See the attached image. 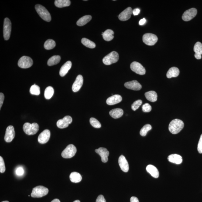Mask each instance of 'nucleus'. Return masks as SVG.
<instances>
[{
	"mask_svg": "<svg viewBox=\"0 0 202 202\" xmlns=\"http://www.w3.org/2000/svg\"><path fill=\"white\" fill-rule=\"evenodd\" d=\"M184 123L180 119H176L172 120L169 124V130L173 134L179 133L184 127Z\"/></svg>",
	"mask_w": 202,
	"mask_h": 202,
	"instance_id": "f257e3e1",
	"label": "nucleus"
},
{
	"mask_svg": "<svg viewBox=\"0 0 202 202\" xmlns=\"http://www.w3.org/2000/svg\"><path fill=\"white\" fill-rule=\"evenodd\" d=\"M35 9L38 14L43 20L47 22H50L51 21V16L49 11L46 8L39 4L35 5Z\"/></svg>",
	"mask_w": 202,
	"mask_h": 202,
	"instance_id": "f03ea898",
	"label": "nucleus"
},
{
	"mask_svg": "<svg viewBox=\"0 0 202 202\" xmlns=\"http://www.w3.org/2000/svg\"><path fill=\"white\" fill-rule=\"evenodd\" d=\"M39 125L36 123L31 124L26 122L24 124L23 126L24 132L28 135H35L39 131Z\"/></svg>",
	"mask_w": 202,
	"mask_h": 202,
	"instance_id": "7ed1b4c3",
	"label": "nucleus"
},
{
	"mask_svg": "<svg viewBox=\"0 0 202 202\" xmlns=\"http://www.w3.org/2000/svg\"><path fill=\"white\" fill-rule=\"evenodd\" d=\"M49 192L47 188L42 186H38L33 188L31 195L33 198H41L46 195Z\"/></svg>",
	"mask_w": 202,
	"mask_h": 202,
	"instance_id": "20e7f679",
	"label": "nucleus"
},
{
	"mask_svg": "<svg viewBox=\"0 0 202 202\" xmlns=\"http://www.w3.org/2000/svg\"><path fill=\"white\" fill-rule=\"evenodd\" d=\"M119 59V56L118 53L116 51H112L104 57L103 62L104 64L109 65L113 63H117Z\"/></svg>",
	"mask_w": 202,
	"mask_h": 202,
	"instance_id": "39448f33",
	"label": "nucleus"
},
{
	"mask_svg": "<svg viewBox=\"0 0 202 202\" xmlns=\"http://www.w3.org/2000/svg\"><path fill=\"white\" fill-rule=\"evenodd\" d=\"M77 152V148L72 144L69 145L62 152V156L64 159H70L74 156Z\"/></svg>",
	"mask_w": 202,
	"mask_h": 202,
	"instance_id": "423d86ee",
	"label": "nucleus"
},
{
	"mask_svg": "<svg viewBox=\"0 0 202 202\" xmlns=\"http://www.w3.org/2000/svg\"><path fill=\"white\" fill-rule=\"evenodd\" d=\"M33 64V61L29 56H24L18 60V65L21 68L27 69L30 67Z\"/></svg>",
	"mask_w": 202,
	"mask_h": 202,
	"instance_id": "0eeeda50",
	"label": "nucleus"
},
{
	"mask_svg": "<svg viewBox=\"0 0 202 202\" xmlns=\"http://www.w3.org/2000/svg\"><path fill=\"white\" fill-rule=\"evenodd\" d=\"M157 37L153 34H145L143 36V41L144 43L149 46L154 45L158 41Z\"/></svg>",
	"mask_w": 202,
	"mask_h": 202,
	"instance_id": "6e6552de",
	"label": "nucleus"
},
{
	"mask_svg": "<svg viewBox=\"0 0 202 202\" xmlns=\"http://www.w3.org/2000/svg\"><path fill=\"white\" fill-rule=\"evenodd\" d=\"M11 31V22L8 18L4 20L3 33L4 38L5 40H9L10 37Z\"/></svg>",
	"mask_w": 202,
	"mask_h": 202,
	"instance_id": "1a4fd4ad",
	"label": "nucleus"
},
{
	"mask_svg": "<svg viewBox=\"0 0 202 202\" xmlns=\"http://www.w3.org/2000/svg\"><path fill=\"white\" fill-rule=\"evenodd\" d=\"M130 68L132 71L137 74L144 75L146 73V70L142 64L138 62H134L131 63Z\"/></svg>",
	"mask_w": 202,
	"mask_h": 202,
	"instance_id": "9d476101",
	"label": "nucleus"
},
{
	"mask_svg": "<svg viewBox=\"0 0 202 202\" xmlns=\"http://www.w3.org/2000/svg\"><path fill=\"white\" fill-rule=\"evenodd\" d=\"M72 119L70 116H66L62 119H59L56 122V125L58 127L61 129H63L67 127L69 124L71 123Z\"/></svg>",
	"mask_w": 202,
	"mask_h": 202,
	"instance_id": "9b49d317",
	"label": "nucleus"
},
{
	"mask_svg": "<svg viewBox=\"0 0 202 202\" xmlns=\"http://www.w3.org/2000/svg\"><path fill=\"white\" fill-rule=\"evenodd\" d=\"M15 136L14 128L12 125H9L6 130L4 140L6 142L9 143L12 142Z\"/></svg>",
	"mask_w": 202,
	"mask_h": 202,
	"instance_id": "f8f14e48",
	"label": "nucleus"
},
{
	"mask_svg": "<svg viewBox=\"0 0 202 202\" xmlns=\"http://www.w3.org/2000/svg\"><path fill=\"white\" fill-rule=\"evenodd\" d=\"M197 13V11L196 8H192L185 11L182 15V19L185 22L191 20L195 17Z\"/></svg>",
	"mask_w": 202,
	"mask_h": 202,
	"instance_id": "ddd939ff",
	"label": "nucleus"
},
{
	"mask_svg": "<svg viewBox=\"0 0 202 202\" xmlns=\"http://www.w3.org/2000/svg\"><path fill=\"white\" fill-rule=\"evenodd\" d=\"M50 131L46 129L42 131L38 138V141L41 144H45L49 141L50 137Z\"/></svg>",
	"mask_w": 202,
	"mask_h": 202,
	"instance_id": "4468645a",
	"label": "nucleus"
},
{
	"mask_svg": "<svg viewBox=\"0 0 202 202\" xmlns=\"http://www.w3.org/2000/svg\"><path fill=\"white\" fill-rule=\"evenodd\" d=\"M124 86L128 89L135 90V91H138V90H140L142 88L141 85L136 80L127 82L124 84Z\"/></svg>",
	"mask_w": 202,
	"mask_h": 202,
	"instance_id": "2eb2a0df",
	"label": "nucleus"
},
{
	"mask_svg": "<svg viewBox=\"0 0 202 202\" xmlns=\"http://www.w3.org/2000/svg\"><path fill=\"white\" fill-rule=\"evenodd\" d=\"M95 152L101 157V161L105 163L108 162L109 152L107 149L104 148H100L98 149H96Z\"/></svg>",
	"mask_w": 202,
	"mask_h": 202,
	"instance_id": "dca6fc26",
	"label": "nucleus"
},
{
	"mask_svg": "<svg viewBox=\"0 0 202 202\" xmlns=\"http://www.w3.org/2000/svg\"><path fill=\"white\" fill-rule=\"evenodd\" d=\"M132 11L133 10L131 7L126 8L119 15V19L122 21L128 20L131 18Z\"/></svg>",
	"mask_w": 202,
	"mask_h": 202,
	"instance_id": "f3484780",
	"label": "nucleus"
},
{
	"mask_svg": "<svg viewBox=\"0 0 202 202\" xmlns=\"http://www.w3.org/2000/svg\"><path fill=\"white\" fill-rule=\"evenodd\" d=\"M83 77L81 75H78L73 83L72 90L74 92H77L80 90L83 84Z\"/></svg>",
	"mask_w": 202,
	"mask_h": 202,
	"instance_id": "a211bd4d",
	"label": "nucleus"
},
{
	"mask_svg": "<svg viewBox=\"0 0 202 202\" xmlns=\"http://www.w3.org/2000/svg\"><path fill=\"white\" fill-rule=\"evenodd\" d=\"M118 163L121 170L124 172H127L129 170V165L125 157L123 155L120 156L118 159Z\"/></svg>",
	"mask_w": 202,
	"mask_h": 202,
	"instance_id": "6ab92c4d",
	"label": "nucleus"
},
{
	"mask_svg": "<svg viewBox=\"0 0 202 202\" xmlns=\"http://www.w3.org/2000/svg\"><path fill=\"white\" fill-rule=\"evenodd\" d=\"M122 100V97L119 95H114L109 97L106 100V103L108 105H113L121 102Z\"/></svg>",
	"mask_w": 202,
	"mask_h": 202,
	"instance_id": "aec40b11",
	"label": "nucleus"
},
{
	"mask_svg": "<svg viewBox=\"0 0 202 202\" xmlns=\"http://www.w3.org/2000/svg\"><path fill=\"white\" fill-rule=\"evenodd\" d=\"M72 64L71 62L69 61L64 63L60 69L59 74L61 77H63L68 72L69 70L72 67Z\"/></svg>",
	"mask_w": 202,
	"mask_h": 202,
	"instance_id": "412c9836",
	"label": "nucleus"
},
{
	"mask_svg": "<svg viewBox=\"0 0 202 202\" xmlns=\"http://www.w3.org/2000/svg\"><path fill=\"white\" fill-rule=\"evenodd\" d=\"M168 160L169 162L176 164H180L183 161L182 157L180 155L176 154L169 155L168 156Z\"/></svg>",
	"mask_w": 202,
	"mask_h": 202,
	"instance_id": "4be33fe9",
	"label": "nucleus"
},
{
	"mask_svg": "<svg viewBox=\"0 0 202 202\" xmlns=\"http://www.w3.org/2000/svg\"><path fill=\"white\" fill-rule=\"evenodd\" d=\"M147 171L153 177L158 178L159 176V170L155 166L152 165H148L146 168Z\"/></svg>",
	"mask_w": 202,
	"mask_h": 202,
	"instance_id": "5701e85b",
	"label": "nucleus"
},
{
	"mask_svg": "<svg viewBox=\"0 0 202 202\" xmlns=\"http://www.w3.org/2000/svg\"><path fill=\"white\" fill-rule=\"evenodd\" d=\"M124 111L120 108H116L111 110L109 112L110 115L114 119L120 118L123 115Z\"/></svg>",
	"mask_w": 202,
	"mask_h": 202,
	"instance_id": "b1692460",
	"label": "nucleus"
},
{
	"mask_svg": "<svg viewBox=\"0 0 202 202\" xmlns=\"http://www.w3.org/2000/svg\"><path fill=\"white\" fill-rule=\"evenodd\" d=\"M179 73H180V71L178 68L176 67H172L168 70L167 73V77L168 78L176 77L179 76Z\"/></svg>",
	"mask_w": 202,
	"mask_h": 202,
	"instance_id": "393cba45",
	"label": "nucleus"
},
{
	"mask_svg": "<svg viewBox=\"0 0 202 202\" xmlns=\"http://www.w3.org/2000/svg\"><path fill=\"white\" fill-rule=\"evenodd\" d=\"M114 31L111 29L107 30L105 32L102 33L103 38L107 41L112 40L114 38Z\"/></svg>",
	"mask_w": 202,
	"mask_h": 202,
	"instance_id": "a878e982",
	"label": "nucleus"
},
{
	"mask_svg": "<svg viewBox=\"0 0 202 202\" xmlns=\"http://www.w3.org/2000/svg\"><path fill=\"white\" fill-rule=\"evenodd\" d=\"M145 96L147 99L151 102H154L157 100V94L156 92L153 91L147 92L145 93Z\"/></svg>",
	"mask_w": 202,
	"mask_h": 202,
	"instance_id": "bb28decb",
	"label": "nucleus"
},
{
	"mask_svg": "<svg viewBox=\"0 0 202 202\" xmlns=\"http://www.w3.org/2000/svg\"><path fill=\"white\" fill-rule=\"evenodd\" d=\"M92 19V17L90 15H85L80 18L77 21V26H82L85 25L90 22Z\"/></svg>",
	"mask_w": 202,
	"mask_h": 202,
	"instance_id": "cd10ccee",
	"label": "nucleus"
},
{
	"mask_svg": "<svg viewBox=\"0 0 202 202\" xmlns=\"http://www.w3.org/2000/svg\"><path fill=\"white\" fill-rule=\"evenodd\" d=\"M54 4L57 7L61 8L69 6L71 2L69 0H56L55 1Z\"/></svg>",
	"mask_w": 202,
	"mask_h": 202,
	"instance_id": "c85d7f7f",
	"label": "nucleus"
},
{
	"mask_svg": "<svg viewBox=\"0 0 202 202\" xmlns=\"http://www.w3.org/2000/svg\"><path fill=\"white\" fill-rule=\"evenodd\" d=\"M70 179L72 182L77 183L81 181L82 177L80 173L76 172H73L70 174Z\"/></svg>",
	"mask_w": 202,
	"mask_h": 202,
	"instance_id": "c756f323",
	"label": "nucleus"
},
{
	"mask_svg": "<svg viewBox=\"0 0 202 202\" xmlns=\"http://www.w3.org/2000/svg\"><path fill=\"white\" fill-rule=\"evenodd\" d=\"M60 60V56H53L48 60L47 64L49 66L55 65L58 64Z\"/></svg>",
	"mask_w": 202,
	"mask_h": 202,
	"instance_id": "7c9ffc66",
	"label": "nucleus"
},
{
	"mask_svg": "<svg viewBox=\"0 0 202 202\" xmlns=\"http://www.w3.org/2000/svg\"><path fill=\"white\" fill-rule=\"evenodd\" d=\"M54 93V90L53 87L49 86L45 90L44 97L46 99H49L51 98Z\"/></svg>",
	"mask_w": 202,
	"mask_h": 202,
	"instance_id": "2f4dec72",
	"label": "nucleus"
},
{
	"mask_svg": "<svg viewBox=\"0 0 202 202\" xmlns=\"http://www.w3.org/2000/svg\"><path fill=\"white\" fill-rule=\"evenodd\" d=\"M81 42L84 46L90 49H94L96 47V44L94 42L86 38H83L82 39Z\"/></svg>",
	"mask_w": 202,
	"mask_h": 202,
	"instance_id": "473e14b6",
	"label": "nucleus"
},
{
	"mask_svg": "<svg viewBox=\"0 0 202 202\" xmlns=\"http://www.w3.org/2000/svg\"><path fill=\"white\" fill-rule=\"evenodd\" d=\"M56 46V42L52 39H48L45 42L44 47L47 50L53 49Z\"/></svg>",
	"mask_w": 202,
	"mask_h": 202,
	"instance_id": "72a5a7b5",
	"label": "nucleus"
},
{
	"mask_svg": "<svg viewBox=\"0 0 202 202\" xmlns=\"http://www.w3.org/2000/svg\"><path fill=\"white\" fill-rule=\"evenodd\" d=\"M30 92L32 95L38 96L40 94V87L35 84H34L31 86L30 89Z\"/></svg>",
	"mask_w": 202,
	"mask_h": 202,
	"instance_id": "f704fd0d",
	"label": "nucleus"
},
{
	"mask_svg": "<svg viewBox=\"0 0 202 202\" xmlns=\"http://www.w3.org/2000/svg\"><path fill=\"white\" fill-rule=\"evenodd\" d=\"M152 126L150 124H147L144 125L141 129L140 132V135L142 136H146L147 132L152 129Z\"/></svg>",
	"mask_w": 202,
	"mask_h": 202,
	"instance_id": "c9c22d12",
	"label": "nucleus"
},
{
	"mask_svg": "<svg viewBox=\"0 0 202 202\" xmlns=\"http://www.w3.org/2000/svg\"><path fill=\"white\" fill-rule=\"evenodd\" d=\"M193 51L195 54L201 55L202 54V44L200 42H197L195 44L194 48H193Z\"/></svg>",
	"mask_w": 202,
	"mask_h": 202,
	"instance_id": "e433bc0d",
	"label": "nucleus"
},
{
	"mask_svg": "<svg viewBox=\"0 0 202 202\" xmlns=\"http://www.w3.org/2000/svg\"><path fill=\"white\" fill-rule=\"evenodd\" d=\"M90 124L94 127L97 128H101V124L99 121L96 118H91L90 119Z\"/></svg>",
	"mask_w": 202,
	"mask_h": 202,
	"instance_id": "4c0bfd02",
	"label": "nucleus"
},
{
	"mask_svg": "<svg viewBox=\"0 0 202 202\" xmlns=\"http://www.w3.org/2000/svg\"><path fill=\"white\" fill-rule=\"evenodd\" d=\"M142 104V101L140 100H136L131 105V109L134 111L138 109Z\"/></svg>",
	"mask_w": 202,
	"mask_h": 202,
	"instance_id": "58836bf2",
	"label": "nucleus"
},
{
	"mask_svg": "<svg viewBox=\"0 0 202 202\" xmlns=\"http://www.w3.org/2000/svg\"><path fill=\"white\" fill-rule=\"evenodd\" d=\"M5 162L2 156H0V172L1 173H4L5 171Z\"/></svg>",
	"mask_w": 202,
	"mask_h": 202,
	"instance_id": "ea45409f",
	"label": "nucleus"
},
{
	"mask_svg": "<svg viewBox=\"0 0 202 202\" xmlns=\"http://www.w3.org/2000/svg\"><path fill=\"white\" fill-rule=\"evenodd\" d=\"M142 109L143 112H149L152 110V107L149 104L146 103L143 105Z\"/></svg>",
	"mask_w": 202,
	"mask_h": 202,
	"instance_id": "a19ab883",
	"label": "nucleus"
},
{
	"mask_svg": "<svg viewBox=\"0 0 202 202\" xmlns=\"http://www.w3.org/2000/svg\"><path fill=\"white\" fill-rule=\"evenodd\" d=\"M198 151L199 153H202V134L199 140L197 148Z\"/></svg>",
	"mask_w": 202,
	"mask_h": 202,
	"instance_id": "79ce46f5",
	"label": "nucleus"
},
{
	"mask_svg": "<svg viewBox=\"0 0 202 202\" xmlns=\"http://www.w3.org/2000/svg\"><path fill=\"white\" fill-rule=\"evenodd\" d=\"M16 173L17 175L18 176H22L24 173L23 168L21 167L18 168L16 169Z\"/></svg>",
	"mask_w": 202,
	"mask_h": 202,
	"instance_id": "37998d69",
	"label": "nucleus"
},
{
	"mask_svg": "<svg viewBox=\"0 0 202 202\" xmlns=\"http://www.w3.org/2000/svg\"><path fill=\"white\" fill-rule=\"evenodd\" d=\"M96 202H106L105 198L103 195H100L97 198Z\"/></svg>",
	"mask_w": 202,
	"mask_h": 202,
	"instance_id": "c03bdc74",
	"label": "nucleus"
},
{
	"mask_svg": "<svg viewBox=\"0 0 202 202\" xmlns=\"http://www.w3.org/2000/svg\"><path fill=\"white\" fill-rule=\"evenodd\" d=\"M4 98H5V97H4L3 93H0V109H1V107H2L3 105V104Z\"/></svg>",
	"mask_w": 202,
	"mask_h": 202,
	"instance_id": "a18cd8bd",
	"label": "nucleus"
},
{
	"mask_svg": "<svg viewBox=\"0 0 202 202\" xmlns=\"http://www.w3.org/2000/svg\"><path fill=\"white\" fill-rule=\"evenodd\" d=\"M140 12V10L138 8H135L132 11V14L135 16H136V15H138Z\"/></svg>",
	"mask_w": 202,
	"mask_h": 202,
	"instance_id": "49530a36",
	"label": "nucleus"
},
{
	"mask_svg": "<svg viewBox=\"0 0 202 202\" xmlns=\"http://www.w3.org/2000/svg\"><path fill=\"white\" fill-rule=\"evenodd\" d=\"M146 20L145 19V18H143V19L140 20L139 21V25H140V26H142V25H143L144 24L146 23Z\"/></svg>",
	"mask_w": 202,
	"mask_h": 202,
	"instance_id": "de8ad7c7",
	"label": "nucleus"
},
{
	"mask_svg": "<svg viewBox=\"0 0 202 202\" xmlns=\"http://www.w3.org/2000/svg\"><path fill=\"white\" fill-rule=\"evenodd\" d=\"M130 202H139V201L137 197H132L131 198Z\"/></svg>",
	"mask_w": 202,
	"mask_h": 202,
	"instance_id": "09e8293b",
	"label": "nucleus"
},
{
	"mask_svg": "<svg viewBox=\"0 0 202 202\" xmlns=\"http://www.w3.org/2000/svg\"><path fill=\"white\" fill-rule=\"evenodd\" d=\"M196 59H198V60H200L201 59V55L198 54H195L194 55Z\"/></svg>",
	"mask_w": 202,
	"mask_h": 202,
	"instance_id": "8fccbe9b",
	"label": "nucleus"
},
{
	"mask_svg": "<svg viewBox=\"0 0 202 202\" xmlns=\"http://www.w3.org/2000/svg\"><path fill=\"white\" fill-rule=\"evenodd\" d=\"M51 202H60V201L58 199H55L53 200Z\"/></svg>",
	"mask_w": 202,
	"mask_h": 202,
	"instance_id": "3c124183",
	"label": "nucleus"
},
{
	"mask_svg": "<svg viewBox=\"0 0 202 202\" xmlns=\"http://www.w3.org/2000/svg\"><path fill=\"white\" fill-rule=\"evenodd\" d=\"M73 202H80V200H77L75 201H73Z\"/></svg>",
	"mask_w": 202,
	"mask_h": 202,
	"instance_id": "603ef678",
	"label": "nucleus"
},
{
	"mask_svg": "<svg viewBox=\"0 0 202 202\" xmlns=\"http://www.w3.org/2000/svg\"><path fill=\"white\" fill-rule=\"evenodd\" d=\"M2 202H9L8 201H2Z\"/></svg>",
	"mask_w": 202,
	"mask_h": 202,
	"instance_id": "864d4df0",
	"label": "nucleus"
}]
</instances>
